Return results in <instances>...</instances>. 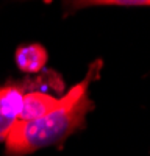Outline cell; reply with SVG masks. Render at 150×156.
Masks as SVG:
<instances>
[{"label": "cell", "instance_id": "obj_1", "mask_svg": "<svg viewBox=\"0 0 150 156\" xmlns=\"http://www.w3.org/2000/svg\"><path fill=\"white\" fill-rule=\"evenodd\" d=\"M103 67L102 59H95L83 80L70 87L58 100V105L41 119L17 122L5 140L6 156L31 154L36 150L62 144L70 134L84 128L86 115L94 101L89 97V86L97 80Z\"/></svg>", "mask_w": 150, "mask_h": 156}, {"label": "cell", "instance_id": "obj_2", "mask_svg": "<svg viewBox=\"0 0 150 156\" xmlns=\"http://www.w3.org/2000/svg\"><path fill=\"white\" fill-rule=\"evenodd\" d=\"M64 92L61 76L53 70H42L33 76H25L19 81H8L0 86V142H5L12 126L19 122L23 94L28 90H47Z\"/></svg>", "mask_w": 150, "mask_h": 156}, {"label": "cell", "instance_id": "obj_3", "mask_svg": "<svg viewBox=\"0 0 150 156\" xmlns=\"http://www.w3.org/2000/svg\"><path fill=\"white\" fill-rule=\"evenodd\" d=\"M58 100L59 98L53 97L52 94L42 92V90H28V92L23 94L22 98L19 120L30 122V120L41 119L58 105Z\"/></svg>", "mask_w": 150, "mask_h": 156}, {"label": "cell", "instance_id": "obj_4", "mask_svg": "<svg viewBox=\"0 0 150 156\" xmlns=\"http://www.w3.org/2000/svg\"><path fill=\"white\" fill-rule=\"evenodd\" d=\"M48 59V53L41 44H22L17 47L14 53L16 66L20 72L27 75H38L45 69V64Z\"/></svg>", "mask_w": 150, "mask_h": 156}, {"label": "cell", "instance_id": "obj_5", "mask_svg": "<svg viewBox=\"0 0 150 156\" xmlns=\"http://www.w3.org/2000/svg\"><path fill=\"white\" fill-rule=\"evenodd\" d=\"M84 6H150V0H100V2H80Z\"/></svg>", "mask_w": 150, "mask_h": 156}]
</instances>
